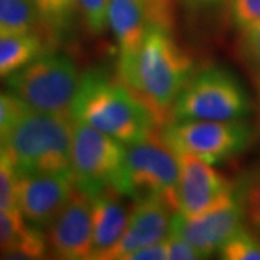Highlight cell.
<instances>
[{"instance_id":"cell-1","label":"cell","mask_w":260,"mask_h":260,"mask_svg":"<svg viewBox=\"0 0 260 260\" xmlns=\"http://www.w3.org/2000/svg\"><path fill=\"white\" fill-rule=\"evenodd\" d=\"M195 73L194 61L171 30H149L139 51L119 61V77L153 114L159 127L172 119L179 93Z\"/></svg>"},{"instance_id":"cell-2","label":"cell","mask_w":260,"mask_h":260,"mask_svg":"<svg viewBox=\"0 0 260 260\" xmlns=\"http://www.w3.org/2000/svg\"><path fill=\"white\" fill-rule=\"evenodd\" d=\"M71 117L123 145L139 142L159 129L153 114L126 84L97 68L81 75Z\"/></svg>"},{"instance_id":"cell-3","label":"cell","mask_w":260,"mask_h":260,"mask_svg":"<svg viewBox=\"0 0 260 260\" xmlns=\"http://www.w3.org/2000/svg\"><path fill=\"white\" fill-rule=\"evenodd\" d=\"M71 116L25 109L2 136L6 158L19 175L71 172Z\"/></svg>"},{"instance_id":"cell-4","label":"cell","mask_w":260,"mask_h":260,"mask_svg":"<svg viewBox=\"0 0 260 260\" xmlns=\"http://www.w3.org/2000/svg\"><path fill=\"white\" fill-rule=\"evenodd\" d=\"M81 75L68 55L48 51L6 78L12 95L28 109L71 116Z\"/></svg>"},{"instance_id":"cell-5","label":"cell","mask_w":260,"mask_h":260,"mask_svg":"<svg viewBox=\"0 0 260 260\" xmlns=\"http://www.w3.org/2000/svg\"><path fill=\"white\" fill-rule=\"evenodd\" d=\"M251 100L242 81L224 67L195 71L172 109L171 120H244Z\"/></svg>"},{"instance_id":"cell-6","label":"cell","mask_w":260,"mask_h":260,"mask_svg":"<svg viewBox=\"0 0 260 260\" xmlns=\"http://www.w3.org/2000/svg\"><path fill=\"white\" fill-rule=\"evenodd\" d=\"M179 172L181 164L175 150L162 139L160 133L155 132L145 139L127 145L116 189L133 200L165 197L178 205Z\"/></svg>"},{"instance_id":"cell-7","label":"cell","mask_w":260,"mask_h":260,"mask_svg":"<svg viewBox=\"0 0 260 260\" xmlns=\"http://www.w3.org/2000/svg\"><path fill=\"white\" fill-rule=\"evenodd\" d=\"M160 129L177 155H194L210 165L236 158L253 142V129L244 120H171Z\"/></svg>"},{"instance_id":"cell-8","label":"cell","mask_w":260,"mask_h":260,"mask_svg":"<svg viewBox=\"0 0 260 260\" xmlns=\"http://www.w3.org/2000/svg\"><path fill=\"white\" fill-rule=\"evenodd\" d=\"M75 121V120H74ZM126 148L119 140L75 121L71 142V175L77 189L94 198L109 186H117Z\"/></svg>"},{"instance_id":"cell-9","label":"cell","mask_w":260,"mask_h":260,"mask_svg":"<svg viewBox=\"0 0 260 260\" xmlns=\"http://www.w3.org/2000/svg\"><path fill=\"white\" fill-rule=\"evenodd\" d=\"M107 22L119 47V61L129 59L142 47L150 29L175 26L174 0H110Z\"/></svg>"},{"instance_id":"cell-10","label":"cell","mask_w":260,"mask_h":260,"mask_svg":"<svg viewBox=\"0 0 260 260\" xmlns=\"http://www.w3.org/2000/svg\"><path fill=\"white\" fill-rule=\"evenodd\" d=\"M242 207L236 192L224 203L197 217L177 211L172 217L171 232L185 239L201 253L203 259L221 250L225 243L244 227Z\"/></svg>"},{"instance_id":"cell-11","label":"cell","mask_w":260,"mask_h":260,"mask_svg":"<svg viewBox=\"0 0 260 260\" xmlns=\"http://www.w3.org/2000/svg\"><path fill=\"white\" fill-rule=\"evenodd\" d=\"M49 251L65 260L93 257V198L75 188L68 203L47 227Z\"/></svg>"},{"instance_id":"cell-12","label":"cell","mask_w":260,"mask_h":260,"mask_svg":"<svg viewBox=\"0 0 260 260\" xmlns=\"http://www.w3.org/2000/svg\"><path fill=\"white\" fill-rule=\"evenodd\" d=\"M179 181L177 201L179 211L197 217L213 210L234 195V182L215 171L210 164L194 155L179 153Z\"/></svg>"},{"instance_id":"cell-13","label":"cell","mask_w":260,"mask_h":260,"mask_svg":"<svg viewBox=\"0 0 260 260\" xmlns=\"http://www.w3.org/2000/svg\"><path fill=\"white\" fill-rule=\"evenodd\" d=\"M74 189L71 172L22 174L18 179L19 211L30 225L47 229L68 203Z\"/></svg>"},{"instance_id":"cell-14","label":"cell","mask_w":260,"mask_h":260,"mask_svg":"<svg viewBox=\"0 0 260 260\" xmlns=\"http://www.w3.org/2000/svg\"><path fill=\"white\" fill-rule=\"evenodd\" d=\"M178 205L165 197L135 200L127 227L117 244L106 251L102 260H126L130 253L167 240Z\"/></svg>"},{"instance_id":"cell-15","label":"cell","mask_w":260,"mask_h":260,"mask_svg":"<svg viewBox=\"0 0 260 260\" xmlns=\"http://www.w3.org/2000/svg\"><path fill=\"white\" fill-rule=\"evenodd\" d=\"M114 186H109L93 198V257L102 256L114 247L127 227L132 208Z\"/></svg>"},{"instance_id":"cell-16","label":"cell","mask_w":260,"mask_h":260,"mask_svg":"<svg viewBox=\"0 0 260 260\" xmlns=\"http://www.w3.org/2000/svg\"><path fill=\"white\" fill-rule=\"evenodd\" d=\"M48 250L47 236L41 229L25 223L19 210L0 207L2 259H44Z\"/></svg>"},{"instance_id":"cell-17","label":"cell","mask_w":260,"mask_h":260,"mask_svg":"<svg viewBox=\"0 0 260 260\" xmlns=\"http://www.w3.org/2000/svg\"><path fill=\"white\" fill-rule=\"evenodd\" d=\"M51 35L41 30L0 34V78H8L38 56L51 51Z\"/></svg>"},{"instance_id":"cell-18","label":"cell","mask_w":260,"mask_h":260,"mask_svg":"<svg viewBox=\"0 0 260 260\" xmlns=\"http://www.w3.org/2000/svg\"><path fill=\"white\" fill-rule=\"evenodd\" d=\"M41 30L54 38L32 0H0V34Z\"/></svg>"},{"instance_id":"cell-19","label":"cell","mask_w":260,"mask_h":260,"mask_svg":"<svg viewBox=\"0 0 260 260\" xmlns=\"http://www.w3.org/2000/svg\"><path fill=\"white\" fill-rule=\"evenodd\" d=\"M234 192L242 207L246 225L260 234V159L234 182Z\"/></svg>"},{"instance_id":"cell-20","label":"cell","mask_w":260,"mask_h":260,"mask_svg":"<svg viewBox=\"0 0 260 260\" xmlns=\"http://www.w3.org/2000/svg\"><path fill=\"white\" fill-rule=\"evenodd\" d=\"M236 52L256 87H260V20L240 30Z\"/></svg>"},{"instance_id":"cell-21","label":"cell","mask_w":260,"mask_h":260,"mask_svg":"<svg viewBox=\"0 0 260 260\" xmlns=\"http://www.w3.org/2000/svg\"><path fill=\"white\" fill-rule=\"evenodd\" d=\"M49 32L56 37L73 23L77 6L74 0H32Z\"/></svg>"},{"instance_id":"cell-22","label":"cell","mask_w":260,"mask_h":260,"mask_svg":"<svg viewBox=\"0 0 260 260\" xmlns=\"http://www.w3.org/2000/svg\"><path fill=\"white\" fill-rule=\"evenodd\" d=\"M218 254L225 260H260V234L244 225L224 244Z\"/></svg>"},{"instance_id":"cell-23","label":"cell","mask_w":260,"mask_h":260,"mask_svg":"<svg viewBox=\"0 0 260 260\" xmlns=\"http://www.w3.org/2000/svg\"><path fill=\"white\" fill-rule=\"evenodd\" d=\"M77 12L81 15L87 29L99 35L109 25L107 10L110 0H74Z\"/></svg>"},{"instance_id":"cell-24","label":"cell","mask_w":260,"mask_h":260,"mask_svg":"<svg viewBox=\"0 0 260 260\" xmlns=\"http://www.w3.org/2000/svg\"><path fill=\"white\" fill-rule=\"evenodd\" d=\"M227 15L236 29L249 28L260 20V0H229Z\"/></svg>"},{"instance_id":"cell-25","label":"cell","mask_w":260,"mask_h":260,"mask_svg":"<svg viewBox=\"0 0 260 260\" xmlns=\"http://www.w3.org/2000/svg\"><path fill=\"white\" fill-rule=\"evenodd\" d=\"M16 169L8 158L0 160V207L6 210H19Z\"/></svg>"},{"instance_id":"cell-26","label":"cell","mask_w":260,"mask_h":260,"mask_svg":"<svg viewBox=\"0 0 260 260\" xmlns=\"http://www.w3.org/2000/svg\"><path fill=\"white\" fill-rule=\"evenodd\" d=\"M25 109V104L20 103L12 94L0 93V138L6 133Z\"/></svg>"},{"instance_id":"cell-27","label":"cell","mask_w":260,"mask_h":260,"mask_svg":"<svg viewBox=\"0 0 260 260\" xmlns=\"http://www.w3.org/2000/svg\"><path fill=\"white\" fill-rule=\"evenodd\" d=\"M167 249L168 259L171 260H195L203 259L201 253L195 249L194 246L185 239L179 237L178 234L169 233L167 237Z\"/></svg>"},{"instance_id":"cell-28","label":"cell","mask_w":260,"mask_h":260,"mask_svg":"<svg viewBox=\"0 0 260 260\" xmlns=\"http://www.w3.org/2000/svg\"><path fill=\"white\" fill-rule=\"evenodd\" d=\"M168 259L167 242H159L130 253L126 260H162Z\"/></svg>"},{"instance_id":"cell-29","label":"cell","mask_w":260,"mask_h":260,"mask_svg":"<svg viewBox=\"0 0 260 260\" xmlns=\"http://www.w3.org/2000/svg\"><path fill=\"white\" fill-rule=\"evenodd\" d=\"M6 159V152H5V145H3V140L0 138V160Z\"/></svg>"},{"instance_id":"cell-30","label":"cell","mask_w":260,"mask_h":260,"mask_svg":"<svg viewBox=\"0 0 260 260\" xmlns=\"http://www.w3.org/2000/svg\"><path fill=\"white\" fill-rule=\"evenodd\" d=\"M257 90H259V97H260V87H259V88H257Z\"/></svg>"},{"instance_id":"cell-31","label":"cell","mask_w":260,"mask_h":260,"mask_svg":"<svg viewBox=\"0 0 260 260\" xmlns=\"http://www.w3.org/2000/svg\"><path fill=\"white\" fill-rule=\"evenodd\" d=\"M0 259H2V251H0Z\"/></svg>"}]
</instances>
